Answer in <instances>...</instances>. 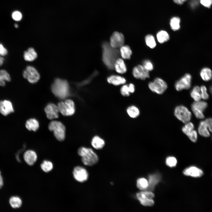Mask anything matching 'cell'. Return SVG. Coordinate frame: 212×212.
I'll use <instances>...</instances> for the list:
<instances>
[{
    "label": "cell",
    "mask_w": 212,
    "mask_h": 212,
    "mask_svg": "<svg viewBox=\"0 0 212 212\" xmlns=\"http://www.w3.org/2000/svg\"><path fill=\"white\" fill-rule=\"evenodd\" d=\"M59 111L64 116L72 115L75 112L74 104L70 99H67L64 101L60 102L58 104Z\"/></svg>",
    "instance_id": "cell-5"
},
{
    "label": "cell",
    "mask_w": 212,
    "mask_h": 212,
    "mask_svg": "<svg viewBox=\"0 0 212 212\" xmlns=\"http://www.w3.org/2000/svg\"><path fill=\"white\" fill-rule=\"evenodd\" d=\"M11 80L10 75L5 70H0V86H4L5 81L9 82Z\"/></svg>",
    "instance_id": "cell-29"
},
{
    "label": "cell",
    "mask_w": 212,
    "mask_h": 212,
    "mask_svg": "<svg viewBox=\"0 0 212 212\" xmlns=\"http://www.w3.org/2000/svg\"><path fill=\"white\" fill-rule=\"evenodd\" d=\"M7 54V49L1 43H0V56H4L6 55Z\"/></svg>",
    "instance_id": "cell-45"
},
{
    "label": "cell",
    "mask_w": 212,
    "mask_h": 212,
    "mask_svg": "<svg viewBox=\"0 0 212 212\" xmlns=\"http://www.w3.org/2000/svg\"><path fill=\"white\" fill-rule=\"evenodd\" d=\"M49 130L53 132L57 140L60 141L64 140L65 138V128L61 122L54 120L51 121L48 126Z\"/></svg>",
    "instance_id": "cell-4"
},
{
    "label": "cell",
    "mask_w": 212,
    "mask_h": 212,
    "mask_svg": "<svg viewBox=\"0 0 212 212\" xmlns=\"http://www.w3.org/2000/svg\"><path fill=\"white\" fill-rule=\"evenodd\" d=\"M37 56V53L34 49L32 47L29 48L24 52V58L27 61H33L36 59Z\"/></svg>",
    "instance_id": "cell-24"
},
{
    "label": "cell",
    "mask_w": 212,
    "mask_h": 212,
    "mask_svg": "<svg viewBox=\"0 0 212 212\" xmlns=\"http://www.w3.org/2000/svg\"><path fill=\"white\" fill-rule=\"evenodd\" d=\"M4 61V59L1 56H0V66H2Z\"/></svg>",
    "instance_id": "cell-49"
},
{
    "label": "cell",
    "mask_w": 212,
    "mask_h": 212,
    "mask_svg": "<svg viewBox=\"0 0 212 212\" xmlns=\"http://www.w3.org/2000/svg\"><path fill=\"white\" fill-rule=\"evenodd\" d=\"M198 131L199 134L203 137H208L210 135L208 127L205 120L200 122Z\"/></svg>",
    "instance_id": "cell-23"
},
{
    "label": "cell",
    "mask_w": 212,
    "mask_h": 212,
    "mask_svg": "<svg viewBox=\"0 0 212 212\" xmlns=\"http://www.w3.org/2000/svg\"><path fill=\"white\" fill-rule=\"evenodd\" d=\"M166 165L170 167L175 166L177 163L176 158L173 157H169L167 158L165 161Z\"/></svg>",
    "instance_id": "cell-39"
},
{
    "label": "cell",
    "mask_w": 212,
    "mask_h": 212,
    "mask_svg": "<svg viewBox=\"0 0 212 212\" xmlns=\"http://www.w3.org/2000/svg\"><path fill=\"white\" fill-rule=\"evenodd\" d=\"M161 177L160 175L158 173L150 175L149 177V181H148V187L145 191H153L156 185L160 181Z\"/></svg>",
    "instance_id": "cell-19"
},
{
    "label": "cell",
    "mask_w": 212,
    "mask_h": 212,
    "mask_svg": "<svg viewBox=\"0 0 212 212\" xmlns=\"http://www.w3.org/2000/svg\"><path fill=\"white\" fill-rule=\"evenodd\" d=\"M126 111L129 116L132 118H137L140 113L139 108L135 105L128 106L126 109Z\"/></svg>",
    "instance_id": "cell-26"
},
{
    "label": "cell",
    "mask_w": 212,
    "mask_h": 212,
    "mask_svg": "<svg viewBox=\"0 0 212 212\" xmlns=\"http://www.w3.org/2000/svg\"><path fill=\"white\" fill-rule=\"evenodd\" d=\"M180 19L178 17H173L170 20V25L171 29L174 31L178 30L180 28Z\"/></svg>",
    "instance_id": "cell-34"
},
{
    "label": "cell",
    "mask_w": 212,
    "mask_h": 212,
    "mask_svg": "<svg viewBox=\"0 0 212 212\" xmlns=\"http://www.w3.org/2000/svg\"><path fill=\"white\" fill-rule=\"evenodd\" d=\"M124 43V36L121 33L115 32L110 38V44L114 48L117 49L120 48L123 45Z\"/></svg>",
    "instance_id": "cell-13"
},
{
    "label": "cell",
    "mask_w": 212,
    "mask_h": 212,
    "mask_svg": "<svg viewBox=\"0 0 212 212\" xmlns=\"http://www.w3.org/2000/svg\"><path fill=\"white\" fill-rule=\"evenodd\" d=\"M14 26L16 28H17L18 27V25L17 24H14Z\"/></svg>",
    "instance_id": "cell-50"
},
{
    "label": "cell",
    "mask_w": 212,
    "mask_h": 212,
    "mask_svg": "<svg viewBox=\"0 0 212 212\" xmlns=\"http://www.w3.org/2000/svg\"><path fill=\"white\" fill-rule=\"evenodd\" d=\"M148 186V181L144 178H140L137 180V186L140 190L142 191L146 190Z\"/></svg>",
    "instance_id": "cell-33"
},
{
    "label": "cell",
    "mask_w": 212,
    "mask_h": 212,
    "mask_svg": "<svg viewBox=\"0 0 212 212\" xmlns=\"http://www.w3.org/2000/svg\"><path fill=\"white\" fill-rule=\"evenodd\" d=\"M183 173L186 175L195 178L201 177L203 174L202 170L195 166H191L186 168Z\"/></svg>",
    "instance_id": "cell-18"
},
{
    "label": "cell",
    "mask_w": 212,
    "mask_h": 212,
    "mask_svg": "<svg viewBox=\"0 0 212 212\" xmlns=\"http://www.w3.org/2000/svg\"><path fill=\"white\" fill-rule=\"evenodd\" d=\"M205 121L206 122V124L209 127V129L210 132H212V119L211 118H208L206 119L205 120Z\"/></svg>",
    "instance_id": "cell-46"
},
{
    "label": "cell",
    "mask_w": 212,
    "mask_h": 212,
    "mask_svg": "<svg viewBox=\"0 0 212 212\" xmlns=\"http://www.w3.org/2000/svg\"><path fill=\"white\" fill-rule=\"evenodd\" d=\"M92 146L95 149L100 150L103 148L105 145V140L98 135L94 136L91 142Z\"/></svg>",
    "instance_id": "cell-22"
},
{
    "label": "cell",
    "mask_w": 212,
    "mask_h": 212,
    "mask_svg": "<svg viewBox=\"0 0 212 212\" xmlns=\"http://www.w3.org/2000/svg\"><path fill=\"white\" fill-rule=\"evenodd\" d=\"M192 77L191 75L188 74H185L180 79L175 83V86L177 91L189 89L191 86Z\"/></svg>",
    "instance_id": "cell-11"
},
{
    "label": "cell",
    "mask_w": 212,
    "mask_h": 212,
    "mask_svg": "<svg viewBox=\"0 0 212 212\" xmlns=\"http://www.w3.org/2000/svg\"><path fill=\"white\" fill-rule=\"evenodd\" d=\"M40 166L42 169L46 173L49 172L53 168L52 163L50 161L46 160L43 162Z\"/></svg>",
    "instance_id": "cell-37"
},
{
    "label": "cell",
    "mask_w": 212,
    "mask_h": 212,
    "mask_svg": "<svg viewBox=\"0 0 212 212\" xmlns=\"http://www.w3.org/2000/svg\"><path fill=\"white\" fill-rule=\"evenodd\" d=\"M149 89L153 92L157 94H162L166 90L168 87L166 82L162 79L157 77L153 82L148 84Z\"/></svg>",
    "instance_id": "cell-7"
},
{
    "label": "cell",
    "mask_w": 212,
    "mask_h": 212,
    "mask_svg": "<svg viewBox=\"0 0 212 212\" xmlns=\"http://www.w3.org/2000/svg\"><path fill=\"white\" fill-rule=\"evenodd\" d=\"M3 185V180L2 177L1 175V173L0 171V189H1Z\"/></svg>",
    "instance_id": "cell-48"
},
{
    "label": "cell",
    "mask_w": 212,
    "mask_h": 212,
    "mask_svg": "<svg viewBox=\"0 0 212 212\" xmlns=\"http://www.w3.org/2000/svg\"><path fill=\"white\" fill-rule=\"evenodd\" d=\"M23 76L31 83L37 82L40 79V75L38 72L35 68L30 66H27L24 70Z\"/></svg>",
    "instance_id": "cell-10"
},
{
    "label": "cell",
    "mask_w": 212,
    "mask_h": 212,
    "mask_svg": "<svg viewBox=\"0 0 212 212\" xmlns=\"http://www.w3.org/2000/svg\"><path fill=\"white\" fill-rule=\"evenodd\" d=\"M120 48V53L122 57L124 59H130L132 54L130 47L127 45H123Z\"/></svg>",
    "instance_id": "cell-27"
},
{
    "label": "cell",
    "mask_w": 212,
    "mask_h": 212,
    "mask_svg": "<svg viewBox=\"0 0 212 212\" xmlns=\"http://www.w3.org/2000/svg\"><path fill=\"white\" fill-rule=\"evenodd\" d=\"M78 153L81 157L82 163L86 165L92 166L98 161L97 155L90 148L81 147L78 149Z\"/></svg>",
    "instance_id": "cell-3"
},
{
    "label": "cell",
    "mask_w": 212,
    "mask_h": 212,
    "mask_svg": "<svg viewBox=\"0 0 212 212\" xmlns=\"http://www.w3.org/2000/svg\"><path fill=\"white\" fill-rule=\"evenodd\" d=\"M174 113L176 117L184 123L189 122L191 119V112L183 105L177 106L175 108Z\"/></svg>",
    "instance_id": "cell-8"
},
{
    "label": "cell",
    "mask_w": 212,
    "mask_h": 212,
    "mask_svg": "<svg viewBox=\"0 0 212 212\" xmlns=\"http://www.w3.org/2000/svg\"><path fill=\"white\" fill-rule=\"evenodd\" d=\"M200 2L204 6L210 8L212 4V0H200Z\"/></svg>",
    "instance_id": "cell-44"
},
{
    "label": "cell",
    "mask_w": 212,
    "mask_h": 212,
    "mask_svg": "<svg viewBox=\"0 0 212 212\" xmlns=\"http://www.w3.org/2000/svg\"><path fill=\"white\" fill-rule=\"evenodd\" d=\"M200 75L202 79L205 81L210 80L212 78V73L210 69L208 67L203 68L200 72Z\"/></svg>",
    "instance_id": "cell-28"
},
{
    "label": "cell",
    "mask_w": 212,
    "mask_h": 212,
    "mask_svg": "<svg viewBox=\"0 0 212 212\" xmlns=\"http://www.w3.org/2000/svg\"><path fill=\"white\" fill-rule=\"evenodd\" d=\"M107 80L110 84L115 86L124 84L126 82V80L123 77L114 75L108 77Z\"/></svg>",
    "instance_id": "cell-20"
},
{
    "label": "cell",
    "mask_w": 212,
    "mask_h": 212,
    "mask_svg": "<svg viewBox=\"0 0 212 212\" xmlns=\"http://www.w3.org/2000/svg\"><path fill=\"white\" fill-rule=\"evenodd\" d=\"M51 90L54 94L59 99H64L69 94V85L65 80L56 79L52 85Z\"/></svg>",
    "instance_id": "cell-2"
},
{
    "label": "cell",
    "mask_w": 212,
    "mask_h": 212,
    "mask_svg": "<svg viewBox=\"0 0 212 212\" xmlns=\"http://www.w3.org/2000/svg\"><path fill=\"white\" fill-rule=\"evenodd\" d=\"M132 74L135 78L142 80H145L150 76L149 71L141 65H138L133 68Z\"/></svg>",
    "instance_id": "cell-14"
},
{
    "label": "cell",
    "mask_w": 212,
    "mask_h": 212,
    "mask_svg": "<svg viewBox=\"0 0 212 212\" xmlns=\"http://www.w3.org/2000/svg\"><path fill=\"white\" fill-rule=\"evenodd\" d=\"M9 203L13 208H17L21 207L22 204V201L19 197L12 196L9 199Z\"/></svg>",
    "instance_id": "cell-31"
},
{
    "label": "cell",
    "mask_w": 212,
    "mask_h": 212,
    "mask_svg": "<svg viewBox=\"0 0 212 212\" xmlns=\"http://www.w3.org/2000/svg\"><path fill=\"white\" fill-rule=\"evenodd\" d=\"M145 40L146 45L151 49L154 48L156 44L154 36L151 34L147 35L145 37Z\"/></svg>",
    "instance_id": "cell-36"
},
{
    "label": "cell",
    "mask_w": 212,
    "mask_h": 212,
    "mask_svg": "<svg viewBox=\"0 0 212 212\" xmlns=\"http://www.w3.org/2000/svg\"><path fill=\"white\" fill-rule=\"evenodd\" d=\"M190 94L191 97L195 101L200 100L201 99L200 87L198 86H195L191 91Z\"/></svg>",
    "instance_id": "cell-32"
},
{
    "label": "cell",
    "mask_w": 212,
    "mask_h": 212,
    "mask_svg": "<svg viewBox=\"0 0 212 212\" xmlns=\"http://www.w3.org/2000/svg\"><path fill=\"white\" fill-rule=\"evenodd\" d=\"M194 127L193 124L189 121L185 123V125L182 128V131L188 137L194 130Z\"/></svg>",
    "instance_id": "cell-35"
},
{
    "label": "cell",
    "mask_w": 212,
    "mask_h": 212,
    "mask_svg": "<svg viewBox=\"0 0 212 212\" xmlns=\"http://www.w3.org/2000/svg\"><path fill=\"white\" fill-rule=\"evenodd\" d=\"M114 68L117 73L123 74L126 72L127 68L124 60L121 58H117L115 62Z\"/></svg>",
    "instance_id": "cell-21"
},
{
    "label": "cell",
    "mask_w": 212,
    "mask_h": 212,
    "mask_svg": "<svg viewBox=\"0 0 212 212\" xmlns=\"http://www.w3.org/2000/svg\"><path fill=\"white\" fill-rule=\"evenodd\" d=\"M14 112L12 104L9 100L0 101V112L3 115L6 116Z\"/></svg>",
    "instance_id": "cell-16"
},
{
    "label": "cell",
    "mask_w": 212,
    "mask_h": 212,
    "mask_svg": "<svg viewBox=\"0 0 212 212\" xmlns=\"http://www.w3.org/2000/svg\"><path fill=\"white\" fill-rule=\"evenodd\" d=\"M22 17L21 13L19 11H15L12 14V19L16 21H19L21 20L22 19Z\"/></svg>",
    "instance_id": "cell-42"
},
{
    "label": "cell",
    "mask_w": 212,
    "mask_h": 212,
    "mask_svg": "<svg viewBox=\"0 0 212 212\" xmlns=\"http://www.w3.org/2000/svg\"><path fill=\"white\" fill-rule=\"evenodd\" d=\"M186 1V0H173L175 3L179 5L182 4Z\"/></svg>",
    "instance_id": "cell-47"
},
{
    "label": "cell",
    "mask_w": 212,
    "mask_h": 212,
    "mask_svg": "<svg viewBox=\"0 0 212 212\" xmlns=\"http://www.w3.org/2000/svg\"><path fill=\"white\" fill-rule=\"evenodd\" d=\"M24 160L28 165H32L36 162L37 156L36 153L32 150H28L24 153L23 155Z\"/></svg>",
    "instance_id": "cell-17"
},
{
    "label": "cell",
    "mask_w": 212,
    "mask_h": 212,
    "mask_svg": "<svg viewBox=\"0 0 212 212\" xmlns=\"http://www.w3.org/2000/svg\"><path fill=\"white\" fill-rule=\"evenodd\" d=\"M102 61L110 69L114 68L115 61L119 55V51L117 49L112 47L110 43L105 42L103 43L102 45Z\"/></svg>",
    "instance_id": "cell-1"
},
{
    "label": "cell",
    "mask_w": 212,
    "mask_h": 212,
    "mask_svg": "<svg viewBox=\"0 0 212 212\" xmlns=\"http://www.w3.org/2000/svg\"><path fill=\"white\" fill-rule=\"evenodd\" d=\"M143 67L148 71H152L153 69V66L152 62L148 60H144L143 62Z\"/></svg>",
    "instance_id": "cell-41"
},
{
    "label": "cell",
    "mask_w": 212,
    "mask_h": 212,
    "mask_svg": "<svg viewBox=\"0 0 212 212\" xmlns=\"http://www.w3.org/2000/svg\"><path fill=\"white\" fill-rule=\"evenodd\" d=\"M120 92L122 96L124 97H128L130 95V90L128 85H123L120 89Z\"/></svg>",
    "instance_id": "cell-38"
},
{
    "label": "cell",
    "mask_w": 212,
    "mask_h": 212,
    "mask_svg": "<svg viewBox=\"0 0 212 212\" xmlns=\"http://www.w3.org/2000/svg\"><path fill=\"white\" fill-rule=\"evenodd\" d=\"M47 118L50 120L58 118L59 112L57 105L54 104L50 103L48 104L44 108Z\"/></svg>",
    "instance_id": "cell-15"
},
{
    "label": "cell",
    "mask_w": 212,
    "mask_h": 212,
    "mask_svg": "<svg viewBox=\"0 0 212 212\" xmlns=\"http://www.w3.org/2000/svg\"><path fill=\"white\" fill-rule=\"evenodd\" d=\"M200 87L201 98L204 100L208 99L209 98V95L207 92V88L206 87L202 85Z\"/></svg>",
    "instance_id": "cell-40"
},
{
    "label": "cell",
    "mask_w": 212,
    "mask_h": 212,
    "mask_svg": "<svg viewBox=\"0 0 212 212\" xmlns=\"http://www.w3.org/2000/svg\"><path fill=\"white\" fill-rule=\"evenodd\" d=\"M207 103L202 101L194 102L191 105V110L196 117L198 119H203L205 116L203 112L207 108Z\"/></svg>",
    "instance_id": "cell-9"
},
{
    "label": "cell",
    "mask_w": 212,
    "mask_h": 212,
    "mask_svg": "<svg viewBox=\"0 0 212 212\" xmlns=\"http://www.w3.org/2000/svg\"><path fill=\"white\" fill-rule=\"evenodd\" d=\"M188 137L192 142H196L198 138L197 133L196 131L194 130Z\"/></svg>",
    "instance_id": "cell-43"
},
{
    "label": "cell",
    "mask_w": 212,
    "mask_h": 212,
    "mask_svg": "<svg viewBox=\"0 0 212 212\" xmlns=\"http://www.w3.org/2000/svg\"><path fill=\"white\" fill-rule=\"evenodd\" d=\"M26 128L29 131H36L39 127L38 121L34 118H30L27 120L25 123Z\"/></svg>",
    "instance_id": "cell-25"
},
{
    "label": "cell",
    "mask_w": 212,
    "mask_h": 212,
    "mask_svg": "<svg viewBox=\"0 0 212 212\" xmlns=\"http://www.w3.org/2000/svg\"><path fill=\"white\" fill-rule=\"evenodd\" d=\"M156 37L158 42L161 44L167 42L170 39L168 34L164 30L159 31L157 34Z\"/></svg>",
    "instance_id": "cell-30"
},
{
    "label": "cell",
    "mask_w": 212,
    "mask_h": 212,
    "mask_svg": "<svg viewBox=\"0 0 212 212\" xmlns=\"http://www.w3.org/2000/svg\"><path fill=\"white\" fill-rule=\"evenodd\" d=\"M137 197L142 205L145 206H152L154 204L153 198L155 195L150 191H143L137 193Z\"/></svg>",
    "instance_id": "cell-6"
},
{
    "label": "cell",
    "mask_w": 212,
    "mask_h": 212,
    "mask_svg": "<svg viewBox=\"0 0 212 212\" xmlns=\"http://www.w3.org/2000/svg\"><path fill=\"white\" fill-rule=\"evenodd\" d=\"M73 174L74 179L77 181L81 183L86 181L88 177L87 170L80 166H77L74 168Z\"/></svg>",
    "instance_id": "cell-12"
}]
</instances>
